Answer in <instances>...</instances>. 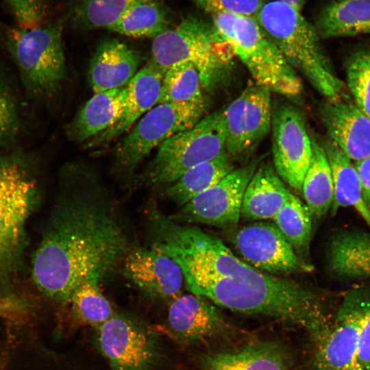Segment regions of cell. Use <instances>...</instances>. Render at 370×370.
I'll return each instance as SVG.
<instances>
[{
	"label": "cell",
	"instance_id": "32",
	"mask_svg": "<svg viewBox=\"0 0 370 370\" xmlns=\"http://www.w3.org/2000/svg\"><path fill=\"white\" fill-rule=\"evenodd\" d=\"M311 218L306 204L290 193L287 201L273 220L295 251L301 253L306 251L310 244Z\"/></svg>",
	"mask_w": 370,
	"mask_h": 370
},
{
	"label": "cell",
	"instance_id": "21",
	"mask_svg": "<svg viewBox=\"0 0 370 370\" xmlns=\"http://www.w3.org/2000/svg\"><path fill=\"white\" fill-rule=\"evenodd\" d=\"M127 86L95 93L66 128L73 142H87L106 130L120 117L126 101Z\"/></svg>",
	"mask_w": 370,
	"mask_h": 370
},
{
	"label": "cell",
	"instance_id": "14",
	"mask_svg": "<svg viewBox=\"0 0 370 370\" xmlns=\"http://www.w3.org/2000/svg\"><path fill=\"white\" fill-rule=\"evenodd\" d=\"M360 320L356 289L345 295L334 319L314 339L318 370H364L358 359Z\"/></svg>",
	"mask_w": 370,
	"mask_h": 370
},
{
	"label": "cell",
	"instance_id": "23",
	"mask_svg": "<svg viewBox=\"0 0 370 370\" xmlns=\"http://www.w3.org/2000/svg\"><path fill=\"white\" fill-rule=\"evenodd\" d=\"M290 193L274 168L270 164L262 163L245 190L241 217L255 221L273 219Z\"/></svg>",
	"mask_w": 370,
	"mask_h": 370
},
{
	"label": "cell",
	"instance_id": "7",
	"mask_svg": "<svg viewBox=\"0 0 370 370\" xmlns=\"http://www.w3.org/2000/svg\"><path fill=\"white\" fill-rule=\"evenodd\" d=\"M211 18L217 33L244 64L256 84L288 97L301 92L302 83L296 71L255 17L221 13L212 15Z\"/></svg>",
	"mask_w": 370,
	"mask_h": 370
},
{
	"label": "cell",
	"instance_id": "8",
	"mask_svg": "<svg viewBox=\"0 0 370 370\" xmlns=\"http://www.w3.org/2000/svg\"><path fill=\"white\" fill-rule=\"evenodd\" d=\"M225 134L222 110L204 116L161 144L140 179L148 186L166 187L188 169L221 153Z\"/></svg>",
	"mask_w": 370,
	"mask_h": 370
},
{
	"label": "cell",
	"instance_id": "33",
	"mask_svg": "<svg viewBox=\"0 0 370 370\" xmlns=\"http://www.w3.org/2000/svg\"><path fill=\"white\" fill-rule=\"evenodd\" d=\"M144 0H76L71 9L74 25L84 29H109L133 5Z\"/></svg>",
	"mask_w": 370,
	"mask_h": 370
},
{
	"label": "cell",
	"instance_id": "13",
	"mask_svg": "<svg viewBox=\"0 0 370 370\" xmlns=\"http://www.w3.org/2000/svg\"><path fill=\"white\" fill-rule=\"evenodd\" d=\"M230 240L247 263L263 272L279 276L312 269L274 223L245 225L234 230Z\"/></svg>",
	"mask_w": 370,
	"mask_h": 370
},
{
	"label": "cell",
	"instance_id": "9",
	"mask_svg": "<svg viewBox=\"0 0 370 370\" xmlns=\"http://www.w3.org/2000/svg\"><path fill=\"white\" fill-rule=\"evenodd\" d=\"M206 103L181 102L157 104L134 125L119 143L115 163L130 175L141 161L166 140L191 128L204 116Z\"/></svg>",
	"mask_w": 370,
	"mask_h": 370
},
{
	"label": "cell",
	"instance_id": "20",
	"mask_svg": "<svg viewBox=\"0 0 370 370\" xmlns=\"http://www.w3.org/2000/svg\"><path fill=\"white\" fill-rule=\"evenodd\" d=\"M141 56L116 39L101 42L90 61L88 75L95 93L127 86L138 72Z\"/></svg>",
	"mask_w": 370,
	"mask_h": 370
},
{
	"label": "cell",
	"instance_id": "4",
	"mask_svg": "<svg viewBox=\"0 0 370 370\" xmlns=\"http://www.w3.org/2000/svg\"><path fill=\"white\" fill-rule=\"evenodd\" d=\"M255 18L288 63L329 101L341 99L344 84L335 74L320 37L299 10L280 0L267 1Z\"/></svg>",
	"mask_w": 370,
	"mask_h": 370
},
{
	"label": "cell",
	"instance_id": "18",
	"mask_svg": "<svg viewBox=\"0 0 370 370\" xmlns=\"http://www.w3.org/2000/svg\"><path fill=\"white\" fill-rule=\"evenodd\" d=\"M320 116L329 138L352 162L370 158V119L356 104L329 101Z\"/></svg>",
	"mask_w": 370,
	"mask_h": 370
},
{
	"label": "cell",
	"instance_id": "3",
	"mask_svg": "<svg viewBox=\"0 0 370 370\" xmlns=\"http://www.w3.org/2000/svg\"><path fill=\"white\" fill-rule=\"evenodd\" d=\"M34 156L16 150L0 152V289L11 286L24 267L27 222L40 200Z\"/></svg>",
	"mask_w": 370,
	"mask_h": 370
},
{
	"label": "cell",
	"instance_id": "41",
	"mask_svg": "<svg viewBox=\"0 0 370 370\" xmlns=\"http://www.w3.org/2000/svg\"><path fill=\"white\" fill-rule=\"evenodd\" d=\"M281 1L299 10H302L306 0H280Z\"/></svg>",
	"mask_w": 370,
	"mask_h": 370
},
{
	"label": "cell",
	"instance_id": "22",
	"mask_svg": "<svg viewBox=\"0 0 370 370\" xmlns=\"http://www.w3.org/2000/svg\"><path fill=\"white\" fill-rule=\"evenodd\" d=\"M291 358L280 343L261 341L207 356L205 370H289Z\"/></svg>",
	"mask_w": 370,
	"mask_h": 370
},
{
	"label": "cell",
	"instance_id": "19",
	"mask_svg": "<svg viewBox=\"0 0 370 370\" xmlns=\"http://www.w3.org/2000/svg\"><path fill=\"white\" fill-rule=\"evenodd\" d=\"M164 74L149 60L127 85L123 110L116 123L85 144L92 148L108 144L129 131L134 123L157 105Z\"/></svg>",
	"mask_w": 370,
	"mask_h": 370
},
{
	"label": "cell",
	"instance_id": "17",
	"mask_svg": "<svg viewBox=\"0 0 370 370\" xmlns=\"http://www.w3.org/2000/svg\"><path fill=\"white\" fill-rule=\"evenodd\" d=\"M167 320L175 338L190 343L221 335L230 326L214 304L193 293L171 301Z\"/></svg>",
	"mask_w": 370,
	"mask_h": 370
},
{
	"label": "cell",
	"instance_id": "12",
	"mask_svg": "<svg viewBox=\"0 0 370 370\" xmlns=\"http://www.w3.org/2000/svg\"><path fill=\"white\" fill-rule=\"evenodd\" d=\"M271 91L256 83L248 85L223 110L225 150L232 160L246 158L271 129Z\"/></svg>",
	"mask_w": 370,
	"mask_h": 370
},
{
	"label": "cell",
	"instance_id": "39",
	"mask_svg": "<svg viewBox=\"0 0 370 370\" xmlns=\"http://www.w3.org/2000/svg\"><path fill=\"white\" fill-rule=\"evenodd\" d=\"M28 304L13 293L0 289V319H16L23 317Z\"/></svg>",
	"mask_w": 370,
	"mask_h": 370
},
{
	"label": "cell",
	"instance_id": "24",
	"mask_svg": "<svg viewBox=\"0 0 370 370\" xmlns=\"http://www.w3.org/2000/svg\"><path fill=\"white\" fill-rule=\"evenodd\" d=\"M322 146L332 177V214L340 208L352 207L370 227V210L363 200L360 180L354 163L330 138L325 140Z\"/></svg>",
	"mask_w": 370,
	"mask_h": 370
},
{
	"label": "cell",
	"instance_id": "31",
	"mask_svg": "<svg viewBox=\"0 0 370 370\" xmlns=\"http://www.w3.org/2000/svg\"><path fill=\"white\" fill-rule=\"evenodd\" d=\"M199 73L189 63H177L164 73L157 104L206 101Z\"/></svg>",
	"mask_w": 370,
	"mask_h": 370
},
{
	"label": "cell",
	"instance_id": "2",
	"mask_svg": "<svg viewBox=\"0 0 370 370\" xmlns=\"http://www.w3.org/2000/svg\"><path fill=\"white\" fill-rule=\"evenodd\" d=\"M146 217L150 246L176 262L190 293L235 312L295 324L313 338L330 321L312 288L254 268L219 238L173 221L158 207Z\"/></svg>",
	"mask_w": 370,
	"mask_h": 370
},
{
	"label": "cell",
	"instance_id": "37",
	"mask_svg": "<svg viewBox=\"0 0 370 370\" xmlns=\"http://www.w3.org/2000/svg\"><path fill=\"white\" fill-rule=\"evenodd\" d=\"M358 289L361 310L358 359L364 370H370V289Z\"/></svg>",
	"mask_w": 370,
	"mask_h": 370
},
{
	"label": "cell",
	"instance_id": "29",
	"mask_svg": "<svg viewBox=\"0 0 370 370\" xmlns=\"http://www.w3.org/2000/svg\"><path fill=\"white\" fill-rule=\"evenodd\" d=\"M168 13L159 0H144L129 9L108 29L134 38H155L167 30Z\"/></svg>",
	"mask_w": 370,
	"mask_h": 370
},
{
	"label": "cell",
	"instance_id": "34",
	"mask_svg": "<svg viewBox=\"0 0 370 370\" xmlns=\"http://www.w3.org/2000/svg\"><path fill=\"white\" fill-rule=\"evenodd\" d=\"M100 282L97 279L86 280L71 296L68 304L74 317L81 323L97 327L113 315L110 303L101 291Z\"/></svg>",
	"mask_w": 370,
	"mask_h": 370
},
{
	"label": "cell",
	"instance_id": "35",
	"mask_svg": "<svg viewBox=\"0 0 370 370\" xmlns=\"http://www.w3.org/2000/svg\"><path fill=\"white\" fill-rule=\"evenodd\" d=\"M345 68L347 86L355 104L370 119V45L352 53Z\"/></svg>",
	"mask_w": 370,
	"mask_h": 370
},
{
	"label": "cell",
	"instance_id": "16",
	"mask_svg": "<svg viewBox=\"0 0 370 370\" xmlns=\"http://www.w3.org/2000/svg\"><path fill=\"white\" fill-rule=\"evenodd\" d=\"M125 276L143 293L154 299L173 300L184 282L180 266L160 250L134 247L123 262Z\"/></svg>",
	"mask_w": 370,
	"mask_h": 370
},
{
	"label": "cell",
	"instance_id": "27",
	"mask_svg": "<svg viewBox=\"0 0 370 370\" xmlns=\"http://www.w3.org/2000/svg\"><path fill=\"white\" fill-rule=\"evenodd\" d=\"M234 169L233 160L224 149L215 158L186 171L166 187L165 195L169 200L181 207L216 185Z\"/></svg>",
	"mask_w": 370,
	"mask_h": 370
},
{
	"label": "cell",
	"instance_id": "36",
	"mask_svg": "<svg viewBox=\"0 0 370 370\" xmlns=\"http://www.w3.org/2000/svg\"><path fill=\"white\" fill-rule=\"evenodd\" d=\"M210 16L231 13L255 17L267 0H189Z\"/></svg>",
	"mask_w": 370,
	"mask_h": 370
},
{
	"label": "cell",
	"instance_id": "30",
	"mask_svg": "<svg viewBox=\"0 0 370 370\" xmlns=\"http://www.w3.org/2000/svg\"><path fill=\"white\" fill-rule=\"evenodd\" d=\"M23 129L22 108L10 75L0 64V149L11 151Z\"/></svg>",
	"mask_w": 370,
	"mask_h": 370
},
{
	"label": "cell",
	"instance_id": "25",
	"mask_svg": "<svg viewBox=\"0 0 370 370\" xmlns=\"http://www.w3.org/2000/svg\"><path fill=\"white\" fill-rule=\"evenodd\" d=\"M314 27L321 39L370 34V0H330Z\"/></svg>",
	"mask_w": 370,
	"mask_h": 370
},
{
	"label": "cell",
	"instance_id": "38",
	"mask_svg": "<svg viewBox=\"0 0 370 370\" xmlns=\"http://www.w3.org/2000/svg\"><path fill=\"white\" fill-rule=\"evenodd\" d=\"M20 27H32L40 23L44 15L43 0H7Z\"/></svg>",
	"mask_w": 370,
	"mask_h": 370
},
{
	"label": "cell",
	"instance_id": "28",
	"mask_svg": "<svg viewBox=\"0 0 370 370\" xmlns=\"http://www.w3.org/2000/svg\"><path fill=\"white\" fill-rule=\"evenodd\" d=\"M312 155L304 178L301 193L312 217L320 219L332 206L334 188L330 166L324 149L311 137Z\"/></svg>",
	"mask_w": 370,
	"mask_h": 370
},
{
	"label": "cell",
	"instance_id": "5",
	"mask_svg": "<svg viewBox=\"0 0 370 370\" xmlns=\"http://www.w3.org/2000/svg\"><path fill=\"white\" fill-rule=\"evenodd\" d=\"M234 57L212 24L188 16L153 38L150 61L163 74L175 64L189 63L197 69L204 90L213 92L227 77Z\"/></svg>",
	"mask_w": 370,
	"mask_h": 370
},
{
	"label": "cell",
	"instance_id": "10",
	"mask_svg": "<svg viewBox=\"0 0 370 370\" xmlns=\"http://www.w3.org/2000/svg\"><path fill=\"white\" fill-rule=\"evenodd\" d=\"M271 130L274 169L282 181L301 193L312 155L305 117L295 106L280 103L273 108Z\"/></svg>",
	"mask_w": 370,
	"mask_h": 370
},
{
	"label": "cell",
	"instance_id": "15",
	"mask_svg": "<svg viewBox=\"0 0 370 370\" xmlns=\"http://www.w3.org/2000/svg\"><path fill=\"white\" fill-rule=\"evenodd\" d=\"M97 328L99 349L113 370H149L155 363V338L142 325L113 314Z\"/></svg>",
	"mask_w": 370,
	"mask_h": 370
},
{
	"label": "cell",
	"instance_id": "6",
	"mask_svg": "<svg viewBox=\"0 0 370 370\" xmlns=\"http://www.w3.org/2000/svg\"><path fill=\"white\" fill-rule=\"evenodd\" d=\"M61 21L10 29L5 45L15 64L26 97L36 102L52 99L66 76Z\"/></svg>",
	"mask_w": 370,
	"mask_h": 370
},
{
	"label": "cell",
	"instance_id": "40",
	"mask_svg": "<svg viewBox=\"0 0 370 370\" xmlns=\"http://www.w3.org/2000/svg\"><path fill=\"white\" fill-rule=\"evenodd\" d=\"M360 180L362 198L370 210V158L354 162Z\"/></svg>",
	"mask_w": 370,
	"mask_h": 370
},
{
	"label": "cell",
	"instance_id": "26",
	"mask_svg": "<svg viewBox=\"0 0 370 370\" xmlns=\"http://www.w3.org/2000/svg\"><path fill=\"white\" fill-rule=\"evenodd\" d=\"M328 261L330 270L340 277L370 279V233L335 234L329 243Z\"/></svg>",
	"mask_w": 370,
	"mask_h": 370
},
{
	"label": "cell",
	"instance_id": "11",
	"mask_svg": "<svg viewBox=\"0 0 370 370\" xmlns=\"http://www.w3.org/2000/svg\"><path fill=\"white\" fill-rule=\"evenodd\" d=\"M258 160L235 169L216 185L180 207L169 217L178 223H201L221 228L235 227L241 212L246 187Z\"/></svg>",
	"mask_w": 370,
	"mask_h": 370
},
{
	"label": "cell",
	"instance_id": "1",
	"mask_svg": "<svg viewBox=\"0 0 370 370\" xmlns=\"http://www.w3.org/2000/svg\"><path fill=\"white\" fill-rule=\"evenodd\" d=\"M134 247L119 205L98 173L83 162L66 164L32 258L37 288L67 304L81 283L110 277Z\"/></svg>",
	"mask_w": 370,
	"mask_h": 370
}]
</instances>
